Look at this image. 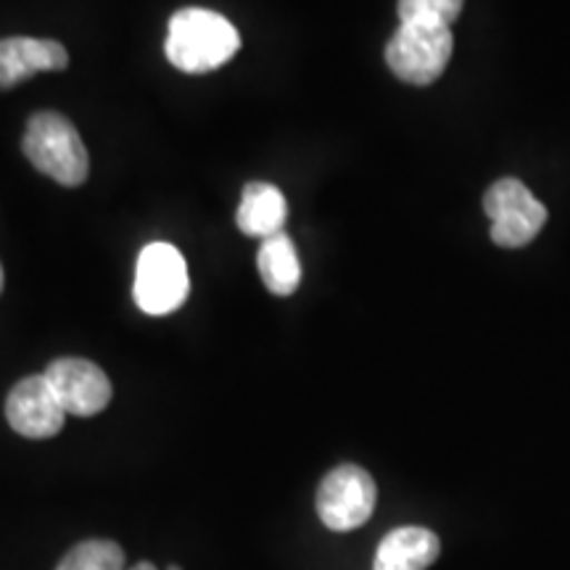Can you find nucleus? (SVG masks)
I'll list each match as a JSON object with an SVG mask.
<instances>
[{"instance_id":"4468645a","label":"nucleus","mask_w":570,"mask_h":570,"mask_svg":"<svg viewBox=\"0 0 570 570\" xmlns=\"http://www.w3.org/2000/svg\"><path fill=\"white\" fill-rule=\"evenodd\" d=\"M465 0H399L396 11L399 21H423V24H444L452 27V21L462 13Z\"/></svg>"},{"instance_id":"1a4fd4ad","label":"nucleus","mask_w":570,"mask_h":570,"mask_svg":"<svg viewBox=\"0 0 570 570\" xmlns=\"http://www.w3.org/2000/svg\"><path fill=\"white\" fill-rule=\"evenodd\" d=\"M69 67V53L61 42L40 38L0 40V90L27 82L38 71H61Z\"/></svg>"},{"instance_id":"2eb2a0df","label":"nucleus","mask_w":570,"mask_h":570,"mask_svg":"<svg viewBox=\"0 0 570 570\" xmlns=\"http://www.w3.org/2000/svg\"><path fill=\"white\" fill-rule=\"evenodd\" d=\"M130 570H156V566H154V562H138V566L130 568ZM167 570H183V568H177V566H169Z\"/></svg>"},{"instance_id":"f8f14e48","label":"nucleus","mask_w":570,"mask_h":570,"mask_svg":"<svg viewBox=\"0 0 570 570\" xmlns=\"http://www.w3.org/2000/svg\"><path fill=\"white\" fill-rule=\"evenodd\" d=\"M259 265L262 283L269 294L275 296H291L296 294L298 283H302V262H298L294 240L285 233H277L273 238H265L259 246Z\"/></svg>"},{"instance_id":"39448f33","label":"nucleus","mask_w":570,"mask_h":570,"mask_svg":"<svg viewBox=\"0 0 570 570\" xmlns=\"http://www.w3.org/2000/svg\"><path fill=\"white\" fill-rule=\"evenodd\" d=\"M483 212L491 217V240L502 248L531 244L547 225V206L515 177H502L483 196Z\"/></svg>"},{"instance_id":"9b49d317","label":"nucleus","mask_w":570,"mask_h":570,"mask_svg":"<svg viewBox=\"0 0 570 570\" xmlns=\"http://www.w3.org/2000/svg\"><path fill=\"white\" fill-rule=\"evenodd\" d=\"M285 219H288V202H285L283 190L273 183H248L240 194L238 212H235V223L240 233L252 235V238H273L283 233Z\"/></svg>"},{"instance_id":"ddd939ff","label":"nucleus","mask_w":570,"mask_h":570,"mask_svg":"<svg viewBox=\"0 0 570 570\" xmlns=\"http://www.w3.org/2000/svg\"><path fill=\"white\" fill-rule=\"evenodd\" d=\"M56 570H125V552L106 539L80 541L63 554Z\"/></svg>"},{"instance_id":"9d476101","label":"nucleus","mask_w":570,"mask_h":570,"mask_svg":"<svg viewBox=\"0 0 570 570\" xmlns=\"http://www.w3.org/2000/svg\"><path fill=\"white\" fill-rule=\"evenodd\" d=\"M439 554L441 541L436 533L420 525H404L377 544L373 570H428Z\"/></svg>"},{"instance_id":"6e6552de","label":"nucleus","mask_w":570,"mask_h":570,"mask_svg":"<svg viewBox=\"0 0 570 570\" xmlns=\"http://www.w3.org/2000/svg\"><path fill=\"white\" fill-rule=\"evenodd\" d=\"M6 420L19 436L24 439H51L63 428L67 410L56 399L46 375L21 377L6 399Z\"/></svg>"},{"instance_id":"0eeeda50","label":"nucleus","mask_w":570,"mask_h":570,"mask_svg":"<svg viewBox=\"0 0 570 570\" xmlns=\"http://www.w3.org/2000/svg\"><path fill=\"white\" fill-rule=\"evenodd\" d=\"M46 381L51 383L56 399L67 415L92 417L111 402V381L96 362L82 356H61L46 367Z\"/></svg>"},{"instance_id":"dca6fc26","label":"nucleus","mask_w":570,"mask_h":570,"mask_svg":"<svg viewBox=\"0 0 570 570\" xmlns=\"http://www.w3.org/2000/svg\"><path fill=\"white\" fill-rule=\"evenodd\" d=\"M3 283H6V275H3V265H0V294H3Z\"/></svg>"},{"instance_id":"423d86ee","label":"nucleus","mask_w":570,"mask_h":570,"mask_svg":"<svg viewBox=\"0 0 570 570\" xmlns=\"http://www.w3.org/2000/svg\"><path fill=\"white\" fill-rule=\"evenodd\" d=\"M377 487L360 465H338L317 489V515L331 531H354L375 512Z\"/></svg>"},{"instance_id":"f257e3e1","label":"nucleus","mask_w":570,"mask_h":570,"mask_svg":"<svg viewBox=\"0 0 570 570\" xmlns=\"http://www.w3.org/2000/svg\"><path fill=\"white\" fill-rule=\"evenodd\" d=\"M240 35L223 13L209 9H180L173 13L164 51L185 75H206L225 67L238 53Z\"/></svg>"},{"instance_id":"7ed1b4c3","label":"nucleus","mask_w":570,"mask_h":570,"mask_svg":"<svg viewBox=\"0 0 570 570\" xmlns=\"http://www.w3.org/2000/svg\"><path fill=\"white\" fill-rule=\"evenodd\" d=\"M452 51V27L407 21V24H399V30L391 35L386 63L399 80L423 88L444 75Z\"/></svg>"},{"instance_id":"f03ea898","label":"nucleus","mask_w":570,"mask_h":570,"mask_svg":"<svg viewBox=\"0 0 570 570\" xmlns=\"http://www.w3.org/2000/svg\"><path fill=\"white\" fill-rule=\"evenodd\" d=\"M21 151L38 173L59 185H67V188H77L90 175L88 148H85L77 127L63 114H32L24 138H21Z\"/></svg>"},{"instance_id":"20e7f679","label":"nucleus","mask_w":570,"mask_h":570,"mask_svg":"<svg viewBox=\"0 0 570 570\" xmlns=\"http://www.w3.org/2000/svg\"><path fill=\"white\" fill-rule=\"evenodd\" d=\"M190 281L185 256L173 244H148L138 256L135 267V304L146 315L161 317L173 315L188 298Z\"/></svg>"}]
</instances>
